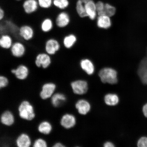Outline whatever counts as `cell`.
I'll return each mask as SVG.
<instances>
[{"mask_svg": "<svg viewBox=\"0 0 147 147\" xmlns=\"http://www.w3.org/2000/svg\"><path fill=\"white\" fill-rule=\"evenodd\" d=\"M36 35V29L32 25L24 23L19 26L17 33L18 39L28 43L34 40Z\"/></svg>", "mask_w": 147, "mask_h": 147, "instance_id": "1", "label": "cell"}, {"mask_svg": "<svg viewBox=\"0 0 147 147\" xmlns=\"http://www.w3.org/2000/svg\"><path fill=\"white\" fill-rule=\"evenodd\" d=\"M25 43L19 39L15 40L9 51L12 57L17 60L22 59L25 57L28 52L27 46Z\"/></svg>", "mask_w": 147, "mask_h": 147, "instance_id": "2", "label": "cell"}, {"mask_svg": "<svg viewBox=\"0 0 147 147\" xmlns=\"http://www.w3.org/2000/svg\"><path fill=\"white\" fill-rule=\"evenodd\" d=\"M52 56L43 50L37 53L34 57L33 63L38 69H47L52 63Z\"/></svg>", "mask_w": 147, "mask_h": 147, "instance_id": "3", "label": "cell"}, {"mask_svg": "<svg viewBox=\"0 0 147 147\" xmlns=\"http://www.w3.org/2000/svg\"><path fill=\"white\" fill-rule=\"evenodd\" d=\"M18 111L20 117L25 120L31 121L35 117L34 108L28 101L24 100L20 104Z\"/></svg>", "mask_w": 147, "mask_h": 147, "instance_id": "4", "label": "cell"}, {"mask_svg": "<svg viewBox=\"0 0 147 147\" xmlns=\"http://www.w3.org/2000/svg\"><path fill=\"white\" fill-rule=\"evenodd\" d=\"M98 75L101 81L104 83L115 84L118 81L117 71L111 68L106 67L101 69Z\"/></svg>", "mask_w": 147, "mask_h": 147, "instance_id": "5", "label": "cell"}, {"mask_svg": "<svg viewBox=\"0 0 147 147\" xmlns=\"http://www.w3.org/2000/svg\"><path fill=\"white\" fill-rule=\"evenodd\" d=\"M59 42L54 38H46L43 44V51L50 55L54 56L60 49Z\"/></svg>", "mask_w": 147, "mask_h": 147, "instance_id": "6", "label": "cell"}, {"mask_svg": "<svg viewBox=\"0 0 147 147\" xmlns=\"http://www.w3.org/2000/svg\"><path fill=\"white\" fill-rule=\"evenodd\" d=\"M11 72L18 80H23L28 78L30 73L28 66L25 63H20L11 69Z\"/></svg>", "mask_w": 147, "mask_h": 147, "instance_id": "7", "label": "cell"}, {"mask_svg": "<svg viewBox=\"0 0 147 147\" xmlns=\"http://www.w3.org/2000/svg\"><path fill=\"white\" fill-rule=\"evenodd\" d=\"M54 25V22L52 18L46 16L40 20L38 25V29L42 34L47 35L53 30Z\"/></svg>", "mask_w": 147, "mask_h": 147, "instance_id": "8", "label": "cell"}, {"mask_svg": "<svg viewBox=\"0 0 147 147\" xmlns=\"http://www.w3.org/2000/svg\"><path fill=\"white\" fill-rule=\"evenodd\" d=\"M137 74L142 83L147 86V50L146 56L139 64Z\"/></svg>", "mask_w": 147, "mask_h": 147, "instance_id": "9", "label": "cell"}, {"mask_svg": "<svg viewBox=\"0 0 147 147\" xmlns=\"http://www.w3.org/2000/svg\"><path fill=\"white\" fill-rule=\"evenodd\" d=\"M15 40L14 36L8 33L0 34V49L9 51Z\"/></svg>", "mask_w": 147, "mask_h": 147, "instance_id": "10", "label": "cell"}, {"mask_svg": "<svg viewBox=\"0 0 147 147\" xmlns=\"http://www.w3.org/2000/svg\"><path fill=\"white\" fill-rule=\"evenodd\" d=\"M39 8L37 0H25L22 4L23 11L28 16L35 13Z\"/></svg>", "mask_w": 147, "mask_h": 147, "instance_id": "11", "label": "cell"}, {"mask_svg": "<svg viewBox=\"0 0 147 147\" xmlns=\"http://www.w3.org/2000/svg\"><path fill=\"white\" fill-rule=\"evenodd\" d=\"M56 84L52 82L46 83L42 86L40 96L43 100L51 98L56 89Z\"/></svg>", "mask_w": 147, "mask_h": 147, "instance_id": "12", "label": "cell"}, {"mask_svg": "<svg viewBox=\"0 0 147 147\" xmlns=\"http://www.w3.org/2000/svg\"><path fill=\"white\" fill-rule=\"evenodd\" d=\"M71 88L75 94L82 95L87 92L88 90L87 82L83 80H77L71 82Z\"/></svg>", "mask_w": 147, "mask_h": 147, "instance_id": "13", "label": "cell"}, {"mask_svg": "<svg viewBox=\"0 0 147 147\" xmlns=\"http://www.w3.org/2000/svg\"><path fill=\"white\" fill-rule=\"evenodd\" d=\"M84 7L87 16L94 20L96 16V3L92 0H84Z\"/></svg>", "mask_w": 147, "mask_h": 147, "instance_id": "14", "label": "cell"}, {"mask_svg": "<svg viewBox=\"0 0 147 147\" xmlns=\"http://www.w3.org/2000/svg\"><path fill=\"white\" fill-rule=\"evenodd\" d=\"M76 119L74 115L66 114L61 119L60 124L64 128L69 129L74 127L76 125Z\"/></svg>", "mask_w": 147, "mask_h": 147, "instance_id": "15", "label": "cell"}, {"mask_svg": "<svg viewBox=\"0 0 147 147\" xmlns=\"http://www.w3.org/2000/svg\"><path fill=\"white\" fill-rule=\"evenodd\" d=\"M69 20V15L65 12H62L60 13L57 16L55 23L57 27L62 28L68 25Z\"/></svg>", "mask_w": 147, "mask_h": 147, "instance_id": "16", "label": "cell"}, {"mask_svg": "<svg viewBox=\"0 0 147 147\" xmlns=\"http://www.w3.org/2000/svg\"><path fill=\"white\" fill-rule=\"evenodd\" d=\"M75 107L78 113L82 115H86L90 110V104L87 100L82 99L79 100L75 104Z\"/></svg>", "mask_w": 147, "mask_h": 147, "instance_id": "17", "label": "cell"}, {"mask_svg": "<svg viewBox=\"0 0 147 147\" xmlns=\"http://www.w3.org/2000/svg\"><path fill=\"white\" fill-rule=\"evenodd\" d=\"M16 144L19 147H29L32 144L30 138L27 134H22L18 136L16 141Z\"/></svg>", "mask_w": 147, "mask_h": 147, "instance_id": "18", "label": "cell"}, {"mask_svg": "<svg viewBox=\"0 0 147 147\" xmlns=\"http://www.w3.org/2000/svg\"><path fill=\"white\" fill-rule=\"evenodd\" d=\"M0 120L1 123L5 125L11 126L14 123L15 118L11 112L6 111L3 112L1 115Z\"/></svg>", "mask_w": 147, "mask_h": 147, "instance_id": "19", "label": "cell"}, {"mask_svg": "<svg viewBox=\"0 0 147 147\" xmlns=\"http://www.w3.org/2000/svg\"><path fill=\"white\" fill-rule=\"evenodd\" d=\"M104 102L108 106H117L120 102V98L115 93H108L104 97Z\"/></svg>", "mask_w": 147, "mask_h": 147, "instance_id": "20", "label": "cell"}, {"mask_svg": "<svg viewBox=\"0 0 147 147\" xmlns=\"http://www.w3.org/2000/svg\"><path fill=\"white\" fill-rule=\"evenodd\" d=\"M82 69L89 75L93 74L94 73V65L90 60L88 59L82 60L80 63Z\"/></svg>", "mask_w": 147, "mask_h": 147, "instance_id": "21", "label": "cell"}, {"mask_svg": "<svg viewBox=\"0 0 147 147\" xmlns=\"http://www.w3.org/2000/svg\"><path fill=\"white\" fill-rule=\"evenodd\" d=\"M111 25L110 17L106 15L98 16L97 20V25L101 28L107 29Z\"/></svg>", "mask_w": 147, "mask_h": 147, "instance_id": "22", "label": "cell"}, {"mask_svg": "<svg viewBox=\"0 0 147 147\" xmlns=\"http://www.w3.org/2000/svg\"><path fill=\"white\" fill-rule=\"evenodd\" d=\"M66 100L65 95L61 93L54 94L51 97V102L55 107H58L62 105Z\"/></svg>", "mask_w": 147, "mask_h": 147, "instance_id": "23", "label": "cell"}, {"mask_svg": "<svg viewBox=\"0 0 147 147\" xmlns=\"http://www.w3.org/2000/svg\"><path fill=\"white\" fill-rule=\"evenodd\" d=\"M38 129L40 133L47 135L52 131L53 127L50 122L47 121H43L38 125Z\"/></svg>", "mask_w": 147, "mask_h": 147, "instance_id": "24", "label": "cell"}, {"mask_svg": "<svg viewBox=\"0 0 147 147\" xmlns=\"http://www.w3.org/2000/svg\"><path fill=\"white\" fill-rule=\"evenodd\" d=\"M76 9L77 12L80 17L84 18L87 16L84 7V0H78L76 3Z\"/></svg>", "mask_w": 147, "mask_h": 147, "instance_id": "25", "label": "cell"}, {"mask_svg": "<svg viewBox=\"0 0 147 147\" xmlns=\"http://www.w3.org/2000/svg\"><path fill=\"white\" fill-rule=\"evenodd\" d=\"M76 38L74 35L71 34L65 37L63 40V45L67 49L70 48L76 41Z\"/></svg>", "mask_w": 147, "mask_h": 147, "instance_id": "26", "label": "cell"}, {"mask_svg": "<svg viewBox=\"0 0 147 147\" xmlns=\"http://www.w3.org/2000/svg\"><path fill=\"white\" fill-rule=\"evenodd\" d=\"M68 0H53V4L56 8L63 10L67 8L69 5Z\"/></svg>", "mask_w": 147, "mask_h": 147, "instance_id": "27", "label": "cell"}, {"mask_svg": "<svg viewBox=\"0 0 147 147\" xmlns=\"http://www.w3.org/2000/svg\"><path fill=\"white\" fill-rule=\"evenodd\" d=\"M116 8L109 3H106L105 6L104 12L105 15L109 17H111L115 15V13Z\"/></svg>", "mask_w": 147, "mask_h": 147, "instance_id": "28", "label": "cell"}, {"mask_svg": "<svg viewBox=\"0 0 147 147\" xmlns=\"http://www.w3.org/2000/svg\"><path fill=\"white\" fill-rule=\"evenodd\" d=\"M37 1L40 8L45 10L50 8L53 4V0H37Z\"/></svg>", "mask_w": 147, "mask_h": 147, "instance_id": "29", "label": "cell"}, {"mask_svg": "<svg viewBox=\"0 0 147 147\" xmlns=\"http://www.w3.org/2000/svg\"><path fill=\"white\" fill-rule=\"evenodd\" d=\"M105 4L102 2L99 1L96 3L97 13L98 16L105 15L104 12Z\"/></svg>", "mask_w": 147, "mask_h": 147, "instance_id": "30", "label": "cell"}, {"mask_svg": "<svg viewBox=\"0 0 147 147\" xmlns=\"http://www.w3.org/2000/svg\"><path fill=\"white\" fill-rule=\"evenodd\" d=\"M33 146L34 147H47V144L45 140L42 138H38L33 143Z\"/></svg>", "mask_w": 147, "mask_h": 147, "instance_id": "31", "label": "cell"}, {"mask_svg": "<svg viewBox=\"0 0 147 147\" xmlns=\"http://www.w3.org/2000/svg\"><path fill=\"white\" fill-rule=\"evenodd\" d=\"M9 82L8 78L5 75H0V89L7 87Z\"/></svg>", "mask_w": 147, "mask_h": 147, "instance_id": "32", "label": "cell"}, {"mask_svg": "<svg viewBox=\"0 0 147 147\" xmlns=\"http://www.w3.org/2000/svg\"><path fill=\"white\" fill-rule=\"evenodd\" d=\"M137 147H147V136H142L137 141Z\"/></svg>", "mask_w": 147, "mask_h": 147, "instance_id": "33", "label": "cell"}, {"mask_svg": "<svg viewBox=\"0 0 147 147\" xmlns=\"http://www.w3.org/2000/svg\"><path fill=\"white\" fill-rule=\"evenodd\" d=\"M6 18V13L4 9L0 6V23L4 21Z\"/></svg>", "mask_w": 147, "mask_h": 147, "instance_id": "34", "label": "cell"}, {"mask_svg": "<svg viewBox=\"0 0 147 147\" xmlns=\"http://www.w3.org/2000/svg\"><path fill=\"white\" fill-rule=\"evenodd\" d=\"M142 110L143 115L147 118V102L143 106Z\"/></svg>", "mask_w": 147, "mask_h": 147, "instance_id": "35", "label": "cell"}, {"mask_svg": "<svg viewBox=\"0 0 147 147\" xmlns=\"http://www.w3.org/2000/svg\"><path fill=\"white\" fill-rule=\"evenodd\" d=\"M104 146L105 147H115V145L113 142L107 141L104 143Z\"/></svg>", "mask_w": 147, "mask_h": 147, "instance_id": "36", "label": "cell"}, {"mask_svg": "<svg viewBox=\"0 0 147 147\" xmlns=\"http://www.w3.org/2000/svg\"><path fill=\"white\" fill-rule=\"evenodd\" d=\"M53 146L54 147H63L65 146L64 145L61 143H55Z\"/></svg>", "mask_w": 147, "mask_h": 147, "instance_id": "37", "label": "cell"}, {"mask_svg": "<svg viewBox=\"0 0 147 147\" xmlns=\"http://www.w3.org/2000/svg\"><path fill=\"white\" fill-rule=\"evenodd\" d=\"M16 1H21V0H16Z\"/></svg>", "mask_w": 147, "mask_h": 147, "instance_id": "38", "label": "cell"}]
</instances>
